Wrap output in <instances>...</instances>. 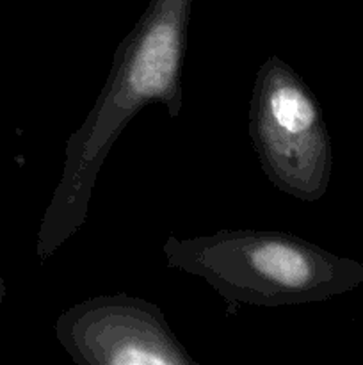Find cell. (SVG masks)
Returning <instances> with one entry per match:
<instances>
[{
	"label": "cell",
	"mask_w": 363,
	"mask_h": 365,
	"mask_svg": "<svg viewBox=\"0 0 363 365\" xmlns=\"http://www.w3.org/2000/svg\"><path fill=\"white\" fill-rule=\"evenodd\" d=\"M192 4L149 0L117 45L95 106L66 141L60 180L39 225L41 260L50 259L85 223L100 170L128 123L153 103H160L171 120L182 114V68Z\"/></svg>",
	"instance_id": "1"
},
{
	"label": "cell",
	"mask_w": 363,
	"mask_h": 365,
	"mask_svg": "<svg viewBox=\"0 0 363 365\" xmlns=\"http://www.w3.org/2000/svg\"><path fill=\"white\" fill-rule=\"evenodd\" d=\"M167 267L205 280L228 303L262 309L320 303L363 284V262L299 235L276 230H219L201 237L167 235Z\"/></svg>",
	"instance_id": "2"
},
{
	"label": "cell",
	"mask_w": 363,
	"mask_h": 365,
	"mask_svg": "<svg viewBox=\"0 0 363 365\" xmlns=\"http://www.w3.org/2000/svg\"><path fill=\"white\" fill-rule=\"evenodd\" d=\"M249 138L278 191L301 202H317L326 195L333 150L322 107L301 75L276 53L256 71Z\"/></svg>",
	"instance_id": "3"
},
{
	"label": "cell",
	"mask_w": 363,
	"mask_h": 365,
	"mask_svg": "<svg viewBox=\"0 0 363 365\" xmlns=\"http://www.w3.org/2000/svg\"><path fill=\"white\" fill-rule=\"evenodd\" d=\"M56 337L82 365H198L155 303L125 292L66 309L56 321Z\"/></svg>",
	"instance_id": "4"
}]
</instances>
